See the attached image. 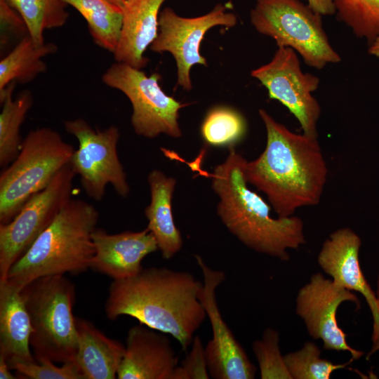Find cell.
Segmentation results:
<instances>
[{
    "mask_svg": "<svg viewBox=\"0 0 379 379\" xmlns=\"http://www.w3.org/2000/svg\"><path fill=\"white\" fill-rule=\"evenodd\" d=\"M201 288L202 282L190 272L142 268L133 277L113 280L105 312L112 321L124 315L135 318L171 335L187 350L207 317L199 298Z\"/></svg>",
    "mask_w": 379,
    "mask_h": 379,
    "instance_id": "obj_1",
    "label": "cell"
},
{
    "mask_svg": "<svg viewBox=\"0 0 379 379\" xmlns=\"http://www.w3.org/2000/svg\"><path fill=\"white\" fill-rule=\"evenodd\" d=\"M259 115L266 129V146L256 159L246 161V181L267 195L280 218L318 204L328 168L317 137L291 131L264 109Z\"/></svg>",
    "mask_w": 379,
    "mask_h": 379,
    "instance_id": "obj_2",
    "label": "cell"
},
{
    "mask_svg": "<svg viewBox=\"0 0 379 379\" xmlns=\"http://www.w3.org/2000/svg\"><path fill=\"white\" fill-rule=\"evenodd\" d=\"M246 159L230 147L226 159L216 166L212 187L219 197L217 213L228 231L248 248L288 260L289 249L305 243L304 223L298 216L274 218L270 205L248 187Z\"/></svg>",
    "mask_w": 379,
    "mask_h": 379,
    "instance_id": "obj_3",
    "label": "cell"
},
{
    "mask_svg": "<svg viewBox=\"0 0 379 379\" xmlns=\"http://www.w3.org/2000/svg\"><path fill=\"white\" fill-rule=\"evenodd\" d=\"M98 220L93 205L71 199L12 265L5 280L22 291L42 277L79 274L91 269L95 254L92 234Z\"/></svg>",
    "mask_w": 379,
    "mask_h": 379,
    "instance_id": "obj_4",
    "label": "cell"
},
{
    "mask_svg": "<svg viewBox=\"0 0 379 379\" xmlns=\"http://www.w3.org/2000/svg\"><path fill=\"white\" fill-rule=\"evenodd\" d=\"M31 320L34 357L55 363L74 361L78 333L72 310L75 285L65 275L38 278L21 291Z\"/></svg>",
    "mask_w": 379,
    "mask_h": 379,
    "instance_id": "obj_5",
    "label": "cell"
},
{
    "mask_svg": "<svg viewBox=\"0 0 379 379\" xmlns=\"http://www.w3.org/2000/svg\"><path fill=\"white\" fill-rule=\"evenodd\" d=\"M74 152L51 128L30 131L16 158L0 175V224L10 222L30 197L45 189Z\"/></svg>",
    "mask_w": 379,
    "mask_h": 379,
    "instance_id": "obj_6",
    "label": "cell"
},
{
    "mask_svg": "<svg viewBox=\"0 0 379 379\" xmlns=\"http://www.w3.org/2000/svg\"><path fill=\"white\" fill-rule=\"evenodd\" d=\"M250 21L278 47L293 48L311 67L321 69L341 60L330 44L321 15L300 0H256Z\"/></svg>",
    "mask_w": 379,
    "mask_h": 379,
    "instance_id": "obj_7",
    "label": "cell"
},
{
    "mask_svg": "<svg viewBox=\"0 0 379 379\" xmlns=\"http://www.w3.org/2000/svg\"><path fill=\"white\" fill-rule=\"evenodd\" d=\"M161 75H147L142 69L122 62L113 63L102 74L107 86L122 92L132 105L131 118L134 132L146 138L160 134L178 138L182 135L178 118L181 103L168 95L159 84Z\"/></svg>",
    "mask_w": 379,
    "mask_h": 379,
    "instance_id": "obj_8",
    "label": "cell"
},
{
    "mask_svg": "<svg viewBox=\"0 0 379 379\" xmlns=\"http://www.w3.org/2000/svg\"><path fill=\"white\" fill-rule=\"evenodd\" d=\"M64 128L78 140L79 147L69 164L79 177L87 196L100 201L105 194L107 185H111L120 197H126L130 187L118 157V127L110 126L100 131L93 128L84 119L77 118L65 121Z\"/></svg>",
    "mask_w": 379,
    "mask_h": 379,
    "instance_id": "obj_9",
    "label": "cell"
},
{
    "mask_svg": "<svg viewBox=\"0 0 379 379\" xmlns=\"http://www.w3.org/2000/svg\"><path fill=\"white\" fill-rule=\"evenodd\" d=\"M75 173L65 166L48 185L30 197L8 222L0 224V281L72 199Z\"/></svg>",
    "mask_w": 379,
    "mask_h": 379,
    "instance_id": "obj_10",
    "label": "cell"
},
{
    "mask_svg": "<svg viewBox=\"0 0 379 379\" xmlns=\"http://www.w3.org/2000/svg\"><path fill=\"white\" fill-rule=\"evenodd\" d=\"M227 10L226 5L218 4L206 14L194 18L180 16L168 7L160 11L157 36L149 48L153 52H168L173 56L177 84L183 89L192 88L190 71L194 65L207 66L200 53L206 33L215 26L231 28L237 25L236 15Z\"/></svg>",
    "mask_w": 379,
    "mask_h": 379,
    "instance_id": "obj_11",
    "label": "cell"
},
{
    "mask_svg": "<svg viewBox=\"0 0 379 379\" xmlns=\"http://www.w3.org/2000/svg\"><path fill=\"white\" fill-rule=\"evenodd\" d=\"M251 75L266 88L270 99L278 100L289 110L304 134L317 137L321 107L312 93L318 88L320 80L301 70L293 48L278 47L272 60L252 70Z\"/></svg>",
    "mask_w": 379,
    "mask_h": 379,
    "instance_id": "obj_12",
    "label": "cell"
},
{
    "mask_svg": "<svg viewBox=\"0 0 379 379\" xmlns=\"http://www.w3.org/2000/svg\"><path fill=\"white\" fill-rule=\"evenodd\" d=\"M203 274L200 300L211 324L212 337L205 346L210 377L214 379H253L256 368L222 318L215 291L225 279V273L208 266L195 255Z\"/></svg>",
    "mask_w": 379,
    "mask_h": 379,
    "instance_id": "obj_13",
    "label": "cell"
},
{
    "mask_svg": "<svg viewBox=\"0 0 379 379\" xmlns=\"http://www.w3.org/2000/svg\"><path fill=\"white\" fill-rule=\"evenodd\" d=\"M346 301L354 303L357 309L360 308V301L355 293L335 284L321 273H315L298 291L295 312L302 319L310 335L321 340L324 348L348 352L351 359L357 360L364 352L349 345L336 317L339 306Z\"/></svg>",
    "mask_w": 379,
    "mask_h": 379,
    "instance_id": "obj_14",
    "label": "cell"
},
{
    "mask_svg": "<svg viewBox=\"0 0 379 379\" xmlns=\"http://www.w3.org/2000/svg\"><path fill=\"white\" fill-rule=\"evenodd\" d=\"M359 236L349 227L332 232L324 241L317 257L319 267L339 286L359 293L373 317L372 341L379 339V304L361 268Z\"/></svg>",
    "mask_w": 379,
    "mask_h": 379,
    "instance_id": "obj_15",
    "label": "cell"
},
{
    "mask_svg": "<svg viewBox=\"0 0 379 379\" xmlns=\"http://www.w3.org/2000/svg\"><path fill=\"white\" fill-rule=\"evenodd\" d=\"M178 358L166 333L142 324L128 330L118 379H172Z\"/></svg>",
    "mask_w": 379,
    "mask_h": 379,
    "instance_id": "obj_16",
    "label": "cell"
},
{
    "mask_svg": "<svg viewBox=\"0 0 379 379\" xmlns=\"http://www.w3.org/2000/svg\"><path fill=\"white\" fill-rule=\"evenodd\" d=\"M92 238L95 254L91 269L113 280L137 274L143 268L142 260L159 249L154 237L147 228L139 232L109 234L96 227Z\"/></svg>",
    "mask_w": 379,
    "mask_h": 379,
    "instance_id": "obj_17",
    "label": "cell"
},
{
    "mask_svg": "<svg viewBox=\"0 0 379 379\" xmlns=\"http://www.w3.org/2000/svg\"><path fill=\"white\" fill-rule=\"evenodd\" d=\"M166 0H126L122 6L120 39L114 52L116 62L142 69L149 62L144 55L158 33L160 9Z\"/></svg>",
    "mask_w": 379,
    "mask_h": 379,
    "instance_id": "obj_18",
    "label": "cell"
},
{
    "mask_svg": "<svg viewBox=\"0 0 379 379\" xmlns=\"http://www.w3.org/2000/svg\"><path fill=\"white\" fill-rule=\"evenodd\" d=\"M78 350L76 363L85 379H114L125 345L107 337L90 321L76 318Z\"/></svg>",
    "mask_w": 379,
    "mask_h": 379,
    "instance_id": "obj_19",
    "label": "cell"
},
{
    "mask_svg": "<svg viewBox=\"0 0 379 379\" xmlns=\"http://www.w3.org/2000/svg\"><path fill=\"white\" fill-rule=\"evenodd\" d=\"M31 320L21 290L0 281V354L8 360L34 361Z\"/></svg>",
    "mask_w": 379,
    "mask_h": 379,
    "instance_id": "obj_20",
    "label": "cell"
},
{
    "mask_svg": "<svg viewBox=\"0 0 379 379\" xmlns=\"http://www.w3.org/2000/svg\"><path fill=\"white\" fill-rule=\"evenodd\" d=\"M151 201L145 209L147 228L154 237L164 259L172 258L183 244L179 230L175 225L172 211V197L176 180L154 169L147 177Z\"/></svg>",
    "mask_w": 379,
    "mask_h": 379,
    "instance_id": "obj_21",
    "label": "cell"
},
{
    "mask_svg": "<svg viewBox=\"0 0 379 379\" xmlns=\"http://www.w3.org/2000/svg\"><path fill=\"white\" fill-rule=\"evenodd\" d=\"M58 51L52 42L36 46L29 35L20 40L16 46L0 62V93L11 82L25 84L44 72L47 66L43 58Z\"/></svg>",
    "mask_w": 379,
    "mask_h": 379,
    "instance_id": "obj_22",
    "label": "cell"
},
{
    "mask_svg": "<svg viewBox=\"0 0 379 379\" xmlns=\"http://www.w3.org/2000/svg\"><path fill=\"white\" fill-rule=\"evenodd\" d=\"M15 81L10 83L0 93L2 105L0 114V166L5 168L18 156L22 140L20 130L25 117L33 103L30 91L21 92L13 99Z\"/></svg>",
    "mask_w": 379,
    "mask_h": 379,
    "instance_id": "obj_23",
    "label": "cell"
},
{
    "mask_svg": "<svg viewBox=\"0 0 379 379\" xmlns=\"http://www.w3.org/2000/svg\"><path fill=\"white\" fill-rule=\"evenodd\" d=\"M62 1L84 17L95 44L114 53L121 32L122 7L107 0Z\"/></svg>",
    "mask_w": 379,
    "mask_h": 379,
    "instance_id": "obj_24",
    "label": "cell"
},
{
    "mask_svg": "<svg viewBox=\"0 0 379 379\" xmlns=\"http://www.w3.org/2000/svg\"><path fill=\"white\" fill-rule=\"evenodd\" d=\"M24 20L32 41L36 46L45 44L47 29L63 26L68 18L67 4L62 0H6Z\"/></svg>",
    "mask_w": 379,
    "mask_h": 379,
    "instance_id": "obj_25",
    "label": "cell"
},
{
    "mask_svg": "<svg viewBox=\"0 0 379 379\" xmlns=\"http://www.w3.org/2000/svg\"><path fill=\"white\" fill-rule=\"evenodd\" d=\"M246 124L237 110L227 106H216L207 113L201 126L204 142L214 147H234L245 135Z\"/></svg>",
    "mask_w": 379,
    "mask_h": 379,
    "instance_id": "obj_26",
    "label": "cell"
},
{
    "mask_svg": "<svg viewBox=\"0 0 379 379\" xmlns=\"http://www.w3.org/2000/svg\"><path fill=\"white\" fill-rule=\"evenodd\" d=\"M335 13L359 38L371 44L379 36V0H332Z\"/></svg>",
    "mask_w": 379,
    "mask_h": 379,
    "instance_id": "obj_27",
    "label": "cell"
},
{
    "mask_svg": "<svg viewBox=\"0 0 379 379\" xmlns=\"http://www.w3.org/2000/svg\"><path fill=\"white\" fill-rule=\"evenodd\" d=\"M292 379H329L333 372L345 368L353 359L335 364L321 357V350L312 342H306L298 350L284 355Z\"/></svg>",
    "mask_w": 379,
    "mask_h": 379,
    "instance_id": "obj_28",
    "label": "cell"
},
{
    "mask_svg": "<svg viewBox=\"0 0 379 379\" xmlns=\"http://www.w3.org/2000/svg\"><path fill=\"white\" fill-rule=\"evenodd\" d=\"M279 343V333L271 328L265 329L262 338L253 343L262 379H292Z\"/></svg>",
    "mask_w": 379,
    "mask_h": 379,
    "instance_id": "obj_29",
    "label": "cell"
},
{
    "mask_svg": "<svg viewBox=\"0 0 379 379\" xmlns=\"http://www.w3.org/2000/svg\"><path fill=\"white\" fill-rule=\"evenodd\" d=\"M12 370L19 376L29 379H85L76 361L59 366L46 357H35L34 361L8 360Z\"/></svg>",
    "mask_w": 379,
    "mask_h": 379,
    "instance_id": "obj_30",
    "label": "cell"
},
{
    "mask_svg": "<svg viewBox=\"0 0 379 379\" xmlns=\"http://www.w3.org/2000/svg\"><path fill=\"white\" fill-rule=\"evenodd\" d=\"M205 347L201 339L195 335L191 349L184 360L175 368L172 379H208Z\"/></svg>",
    "mask_w": 379,
    "mask_h": 379,
    "instance_id": "obj_31",
    "label": "cell"
},
{
    "mask_svg": "<svg viewBox=\"0 0 379 379\" xmlns=\"http://www.w3.org/2000/svg\"><path fill=\"white\" fill-rule=\"evenodd\" d=\"M0 27L1 48L12 36L24 37L29 35L24 20L6 0H0Z\"/></svg>",
    "mask_w": 379,
    "mask_h": 379,
    "instance_id": "obj_32",
    "label": "cell"
},
{
    "mask_svg": "<svg viewBox=\"0 0 379 379\" xmlns=\"http://www.w3.org/2000/svg\"><path fill=\"white\" fill-rule=\"evenodd\" d=\"M307 5L316 13L322 15H331L335 13L332 0H307Z\"/></svg>",
    "mask_w": 379,
    "mask_h": 379,
    "instance_id": "obj_33",
    "label": "cell"
},
{
    "mask_svg": "<svg viewBox=\"0 0 379 379\" xmlns=\"http://www.w3.org/2000/svg\"><path fill=\"white\" fill-rule=\"evenodd\" d=\"M12 370L9 366L8 359L0 354V378L1 379H15V377L11 372Z\"/></svg>",
    "mask_w": 379,
    "mask_h": 379,
    "instance_id": "obj_34",
    "label": "cell"
},
{
    "mask_svg": "<svg viewBox=\"0 0 379 379\" xmlns=\"http://www.w3.org/2000/svg\"><path fill=\"white\" fill-rule=\"evenodd\" d=\"M368 53L370 55L379 57V36L369 44Z\"/></svg>",
    "mask_w": 379,
    "mask_h": 379,
    "instance_id": "obj_35",
    "label": "cell"
},
{
    "mask_svg": "<svg viewBox=\"0 0 379 379\" xmlns=\"http://www.w3.org/2000/svg\"><path fill=\"white\" fill-rule=\"evenodd\" d=\"M378 350H379V339H378L377 340L373 342V345H372L371 350L369 352V353L368 354L367 357L368 358L370 357L373 354H374Z\"/></svg>",
    "mask_w": 379,
    "mask_h": 379,
    "instance_id": "obj_36",
    "label": "cell"
},
{
    "mask_svg": "<svg viewBox=\"0 0 379 379\" xmlns=\"http://www.w3.org/2000/svg\"><path fill=\"white\" fill-rule=\"evenodd\" d=\"M107 1L122 7V6L124 5V4L125 3L126 0H107Z\"/></svg>",
    "mask_w": 379,
    "mask_h": 379,
    "instance_id": "obj_37",
    "label": "cell"
},
{
    "mask_svg": "<svg viewBox=\"0 0 379 379\" xmlns=\"http://www.w3.org/2000/svg\"><path fill=\"white\" fill-rule=\"evenodd\" d=\"M375 294H376V297H377L378 304H379V272H378V276L377 291H376Z\"/></svg>",
    "mask_w": 379,
    "mask_h": 379,
    "instance_id": "obj_38",
    "label": "cell"
}]
</instances>
